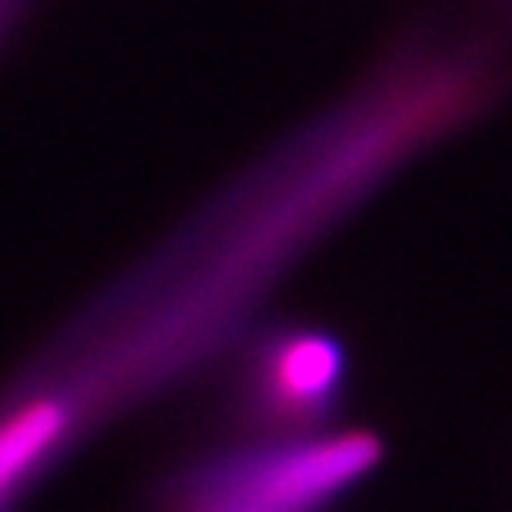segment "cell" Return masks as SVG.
<instances>
[{"mask_svg":"<svg viewBox=\"0 0 512 512\" xmlns=\"http://www.w3.org/2000/svg\"><path fill=\"white\" fill-rule=\"evenodd\" d=\"M380 463L383 439L356 426L240 436L163 479L153 512H336Z\"/></svg>","mask_w":512,"mask_h":512,"instance_id":"1","label":"cell"},{"mask_svg":"<svg viewBox=\"0 0 512 512\" xmlns=\"http://www.w3.org/2000/svg\"><path fill=\"white\" fill-rule=\"evenodd\" d=\"M233 356L227 403L240 436H310L343 426L350 350L320 323L253 326Z\"/></svg>","mask_w":512,"mask_h":512,"instance_id":"2","label":"cell"},{"mask_svg":"<svg viewBox=\"0 0 512 512\" xmlns=\"http://www.w3.org/2000/svg\"><path fill=\"white\" fill-rule=\"evenodd\" d=\"M0 14H4V0H0Z\"/></svg>","mask_w":512,"mask_h":512,"instance_id":"3","label":"cell"}]
</instances>
